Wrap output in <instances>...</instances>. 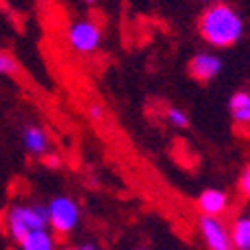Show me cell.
Returning a JSON list of instances; mask_svg holds the SVG:
<instances>
[{
    "instance_id": "cell-16",
    "label": "cell",
    "mask_w": 250,
    "mask_h": 250,
    "mask_svg": "<svg viewBox=\"0 0 250 250\" xmlns=\"http://www.w3.org/2000/svg\"><path fill=\"white\" fill-rule=\"evenodd\" d=\"M44 163H46V167H50V169H58V167H60V157H58V155H54V153L44 155Z\"/></svg>"
},
{
    "instance_id": "cell-9",
    "label": "cell",
    "mask_w": 250,
    "mask_h": 250,
    "mask_svg": "<svg viewBox=\"0 0 250 250\" xmlns=\"http://www.w3.org/2000/svg\"><path fill=\"white\" fill-rule=\"evenodd\" d=\"M22 250H54V238L48 229L32 230L20 240Z\"/></svg>"
},
{
    "instance_id": "cell-19",
    "label": "cell",
    "mask_w": 250,
    "mask_h": 250,
    "mask_svg": "<svg viewBox=\"0 0 250 250\" xmlns=\"http://www.w3.org/2000/svg\"><path fill=\"white\" fill-rule=\"evenodd\" d=\"M66 250H76V248H66Z\"/></svg>"
},
{
    "instance_id": "cell-10",
    "label": "cell",
    "mask_w": 250,
    "mask_h": 250,
    "mask_svg": "<svg viewBox=\"0 0 250 250\" xmlns=\"http://www.w3.org/2000/svg\"><path fill=\"white\" fill-rule=\"evenodd\" d=\"M230 238L236 250H250V216H238L230 227Z\"/></svg>"
},
{
    "instance_id": "cell-13",
    "label": "cell",
    "mask_w": 250,
    "mask_h": 250,
    "mask_svg": "<svg viewBox=\"0 0 250 250\" xmlns=\"http://www.w3.org/2000/svg\"><path fill=\"white\" fill-rule=\"evenodd\" d=\"M16 70V64L12 56H8L6 52H0V74H12Z\"/></svg>"
},
{
    "instance_id": "cell-4",
    "label": "cell",
    "mask_w": 250,
    "mask_h": 250,
    "mask_svg": "<svg viewBox=\"0 0 250 250\" xmlns=\"http://www.w3.org/2000/svg\"><path fill=\"white\" fill-rule=\"evenodd\" d=\"M199 232L208 250H236L230 238V229L221 221V216H199Z\"/></svg>"
},
{
    "instance_id": "cell-2",
    "label": "cell",
    "mask_w": 250,
    "mask_h": 250,
    "mask_svg": "<svg viewBox=\"0 0 250 250\" xmlns=\"http://www.w3.org/2000/svg\"><path fill=\"white\" fill-rule=\"evenodd\" d=\"M8 230L20 242L28 232L46 229L48 225V210L40 205L34 207H14L8 212Z\"/></svg>"
},
{
    "instance_id": "cell-18",
    "label": "cell",
    "mask_w": 250,
    "mask_h": 250,
    "mask_svg": "<svg viewBox=\"0 0 250 250\" xmlns=\"http://www.w3.org/2000/svg\"><path fill=\"white\" fill-rule=\"evenodd\" d=\"M85 2H87V4H91V2H96V0H85Z\"/></svg>"
},
{
    "instance_id": "cell-15",
    "label": "cell",
    "mask_w": 250,
    "mask_h": 250,
    "mask_svg": "<svg viewBox=\"0 0 250 250\" xmlns=\"http://www.w3.org/2000/svg\"><path fill=\"white\" fill-rule=\"evenodd\" d=\"M87 113H89L91 119H96V121H102V119H104V107H102L100 104H91V105L87 107Z\"/></svg>"
},
{
    "instance_id": "cell-14",
    "label": "cell",
    "mask_w": 250,
    "mask_h": 250,
    "mask_svg": "<svg viewBox=\"0 0 250 250\" xmlns=\"http://www.w3.org/2000/svg\"><path fill=\"white\" fill-rule=\"evenodd\" d=\"M238 189H240V193H242L246 199H250V167H246V169L242 171V175H240V179H238Z\"/></svg>"
},
{
    "instance_id": "cell-8",
    "label": "cell",
    "mask_w": 250,
    "mask_h": 250,
    "mask_svg": "<svg viewBox=\"0 0 250 250\" xmlns=\"http://www.w3.org/2000/svg\"><path fill=\"white\" fill-rule=\"evenodd\" d=\"M229 111L236 123L248 125L250 123V93L248 91H236L229 100Z\"/></svg>"
},
{
    "instance_id": "cell-5",
    "label": "cell",
    "mask_w": 250,
    "mask_h": 250,
    "mask_svg": "<svg viewBox=\"0 0 250 250\" xmlns=\"http://www.w3.org/2000/svg\"><path fill=\"white\" fill-rule=\"evenodd\" d=\"M68 42L76 52L89 54L102 44V28L91 20H78L68 30Z\"/></svg>"
},
{
    "instance_id": "cell-20",
    "label": "cell",
    "mask_w": 250,
    "mask_h": 250,
    "mask_svg": "<svg viewBox=\"0 0 250 250\" xmlns=\"http://www.w3.org/2000/svg\"><path fill=\"white\" fill-rule=\"evenodd\" d=\"M137 250H143V248H137Z\"/></svg>"
},
{
    "instance_id": "cell-1",
    "label": "cell",
    "mask_w": 250,
    "mask_h": 250,
    "mask_svg": "<svg viewBox=\"0 0 250 250\" xmlns=\"http://www.w3.org/2000/svg\"><path fill=\"white\" fill-rule=\"evenodd\" d=\"M203 38L216 46V48H229L234 42L240 40L244 32V24L238 12L230 8L229 4H212L205 10L199 22Z\"/></svg>"
},
{
    "instance_id": "cell-11",
    "label": "cell",
    "mask_w": 250,
    "mask_h": 250,
    "mask_svg": "<svg viewBox=\"0 0 250 250\" xmlns=\"http://www.w3.org/2000/svg\"><path fill=\"white\" fill-rule=\"evenodd\" d=\"M24 147L34 153V155H42L46 149H48V137L42 129L38 127H28L24 131Z\"/></svg>"
},
{
    "instance_id": "cell-3",
    "label": "cell",
    "mask_w": 250,
    "mask_h": 250,
    "mask_svg": "<svg viewBox=\"0 0 250 250\" xmlns=\"http://www.w3.org/2000/svg\"><path fill=\"white\" fill-rule=\"evenodd\" d=\"M48 225L60 232V234H68L70 230L76 229L78 218H80V210L78 205L68 199V197H56L52 199V203L48 205Z\"/></svg>"
},
{
    "instance_id": "cell-12",
    "label": "cell",
    "mask_w": 250,
    "mask_h": 250,
    "mask_svg": "<svg viewBox=\"0 0 250 250\" xmlns=\"http://www.w3.org/2000/svg\"><path fill=\"white\" fill-rule=\"evenodd\" d=\"M165 117H167V121L173 125V127H179V129H183V127L189 125V115H187L183 109H179V107H169Z\"/></svg>"
},
{
    "instance_id": "cell-7",
    "label": "cell",
    "mask_w": 250,
    "mask_h": 250,
    "mask_svg": "<svg viewBox=\"0 0 250 250\" xmlns=\"http://www.w3.org/2000/svg\"><path fill=\"white\" fill-rule=\"evenodd\" d=\"M199 208H201V214H207V216H223L227 207H229V197L218 191V189H207L201 193L199 197Z\"/></svg>"
},
{
    "instance_id": "cell-6",
    "label": "cell",
    "mask_w": 250,
    "mask_h": 250,
    "mask_svg": "<svg viewBox=\"0 0 250 250\" xmlns=\"http://www.w3.org/2000/svg\"><path fill=\"white\" fill-rule=\"evenodd\" d=\"M221 70H223V60L210 52H199L189 62V72L199 82H208L216 78Z\"/></svg>"
},
{
    "instance_id": "cell-17",
    "label": "cell",
    "mask_w": 250,
    "mask_h": 250,
    "mask_svg": "<svg viewBox=\"0 0 250 250\" xmlns=\"http://www.w3.org/2000/svg\"><path fill=\"white\" fill-rule=\"evenodd\" d=\"M78 250H100L96 244H91V242H87V244H82Z\"/></svg>"
}]
</instances>
